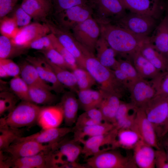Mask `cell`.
I'll return each instance as SVG.
<instances>
[{
    "instance_id": "1",
    "label": "cell",
    "mask_w": 168,
    "mask_h": 168,
    "mask_svg": "<svg viewBox=\"0 0 168 168\" xmlns=\"http://www.w3.org/2000/svg\"><path fill=\"white\" fill-rule=\"evenodd\" d=\"M100 36L106 41L116 54L130 57L138 51L144 43L150 41V37L137 36L110 22L98 23Z\"/></svg>"
},
{
    "instance_id": "2",
    "label": "cell",
    "mask_w": 168,
    "mask_h": 168,
    "mask_svg": "<svg viewBox=\"0 0 168 168\" xmlns=\"http://www.w3.org/2000/svg\"><path fill=\"white\" fill-rule=\"evenodd\" d=\"M84 51L85 69L100 85V90L104 94H112L121 98L127 88L116 78L112 69L101 64L94 54L86 49Z\"/></svg>"
},
{
    "instance_id": "3",
    "label": "cell",
    "mask_w": 168,
    "mask_h": 168,
    "mask_svg": "<svg viewBox=\"0 0 168 168\" xmlns=\"http://www.w3.org/2000/svg\"><path fill=\"white\" fill-rule=\"evenodd\" d=\"M115 149L105 148L98 154L86 158L84 165L89 168H138L133 156H125Z\"/></svg>"
},
{
    "instance_id": "4",
    "label": "cell",
    "mask_w": 168,
    "mask_h": 168,
    "mask_svg": "<svg viewBox=\"0 0 168 168\" xmlns=\"http://www.w3.org/2000/svg\"><path fill=\"white\" fill-rule=\"evenodd\" d=\"M42 107L31 102L22 101L0 122L14 128L31 126L37 123Z\"/></svg>"
},
{
    "instance_id": "5",
    "label": "cell",
    "mask_w": 168,
    "mask_h": 168,
    "mask_svg": "<svg viewBox=\"0 0 168 168\" xmlns=\"http://www.w3.org/2000/svg\"><path fill=\"white\" fill-rule=\"evenodd\" d=\"M156 19L151 16L130 12L114 21V24L135 35L147 37L156 27Z\"/></svg>"
},
{
    "instance_id": "6",
    "label": "cell",
    "mask_w": 168,
    "mask_h": 168,
    "mask_svg": "<svg viewBox=\"0 0 168 168\" xmlns=\"http://www.w3.org/2000/svg\"><path fill=\"white\" fill-rule=\"evenodd\" d=\"M80 143L73 139L64 138L53 144L49 152L55 168H63L68 163L76 162L82 152V147Z\"/></svg>"
},
{
    "instance_id": "7",
    "label": "cell",
    "mask_w": 168,
    "mask_h": 168,
    "mask_svg": "<svg viewBox=\"0 0 168 168\" xmlns=\"http://www.w3.org/2000/svg\"><path fill=\"white\" fill-rule=\"evenodd\" d=\"M60 43L73 56L79 67L85 69L84 47L76 40L72 33L47 19L44 22Z\"/></svg>"
},
{
    "instance_id": "8",
    "label": "cell",
    "mask_w": 168,
    "mask_h": 168,
    "mask_svg": "<svg viewBox=\"0 0 168 168\" xmlns=\"http://www.w3.org/2000/svg\"><path fill=\"white\" fill-rule=\"evenodd\" d=\"M72 30L76 40L94 54L100 35V27L97 21L91 16L76 26Z\"/></svg>"
},
{
    "instance_id": "9",
    "label": "cell",
    "mask_w": 168,
    "mask_h": 168,
    "mask_svg": "<svg viewBox=\"0 0 168 168\" xmlns=\"http://www.w3.org/2000/svg\"><path fill=\"white\" fill-rule=\"evenodd\" d=\"M143 108L159 138L161 127L167 117L168 96L156 95Z\"/></svg>"
},
{
    "instance_id": "10",
    "label": "cell",
    "mask_w": 168,
    "mask_h": 168,
    "mask_svg": "<svg viewBox=\"0 0 168 168\" xmlns=\"http://www.w3.org/2000/svg\"><path fill=\"white\" fill-rule=\"evenodd\" d=\"M93 9L90 4L80 5L64 10L55 15L58 25L69 30L92 16Z\"/></svg>"
},
{
    "instance_id": "11",
    "label": "cell",
    "mask_w": 168,
    "mask_h": 168,
    "mask_svg": "<svg viewBox=\"0 0 168 168\" xmlns=\"http://www.w3.org/2000/svg\"><path fill=\"white\" fill-rule=\"evenodd\" d=\"M131 102L136 108H143L156 94L151 80L140 78L130 82L128 86Z\"/></svg>"
},
{
    "instance_id": "12",
    "label": "cell",
    "mask_w": 168,
    "mask_h": 168,
    "mask_svg": "<svg viewBox=\"0 0 168 168\" xmlns=\"http://www.w3.org/2000/svg\"><path fill=\"white\" fill-rule=\"evenodd\" d=\"M53 144H42L22 137L13 142L5 150L12 158L29 156L50 149Z\"/></svg>"
},
{
    "instance_id": "13",
    "label": "cell",
    "mask_w": 168,
    "mask_h": 168,
    "mask_svg": "<svg viewBox=\"0 0 168 168\" xmlns=\"http://www.w3.org/2000/svg\"><path fill=\"white\" fill-rule=\"evenodd\" d=\"M50 32L49 27L45 23L34 22L19 28L16 35L11 40L16 46L26 49L32 42Z\"/></svg>"
},
{
    "instance_id": "14",
    "label": "cell",
    "mask_w": 168,
    "mask_h": 168,
    "mask_svg": "<svg viewBox=\"0 0 168 168\" xmlns=\"http://www.w3.org/2000/svg\"><path fill=\"white\" fill-rule=\"evenodd\" d=\"M91 5L99 17V23L110 22V18L114 21L126 13L119 0H91Z\"/></svg>"
},
{
    "instance_id": "15",
    "label": "cell",
    "mask_w": 168,
    "mask_h": 168,
    "mask_svg": "<svg viewBox=\"0 0 168 168\" xmlns=\"http://www.w3.org/2000/svg\"><path fill=\"white\" fill-rule=\"evenodd\" d=\"M135 127L143 141L156 149L161 148L155 130L147 119L143 108L136 109Z\"/></svg>"
},
{
    "instance_id": "16",
    "label": "cell",
    "mask_w": 168,
    "mask_h": 168,
    "mask_svg": "<svg viewBox=\"0 0 168 168\" xmlns=\"http://www.w3.org/2000/svg\"><path fill=\"white\" fill-rule=\"evenodd\" d=\"M118 131L115 127L106 133L80 140L79 142L82 145V154L87 158L102 151L105 148L101 149V147L107 145L111 146L116 140Z\"/></svg>"
},
{
    "instance_id": "17",
    "label": "cell",
    "mask_w": 168,
    "mask_h": 168,
    "mask_svg": "<svg viewBox=\"0 0 168 168\" xmlns=\"http://www.w3.org/2000/svg\"><path fill=\"white\" fill-rule=\"evenodd\" d=\"M50 149L29 156L12 158L10 156L11 167L55 168L49 152Z\"/></svg>"
},
{
    "instance_id": "18",
    "label": "cell",
    "mask_w": 168,
    "mask_h": 168,
    "mask_svg": "<svg viewBox=\"0 0 168 168\" xmlns=\"http://www.w3.org/2000/svg\"><path fill=\"white\" fill-rule=\"evenodd\" d=\"M130 12L145 14L157 18L163 7L161 0H119Z\"/></svg>"
},
{
    "instance_id": "19",
    "label": "cell",
    "mask_w": 168,
    "mask_h": 168,
    "mask_svg": "<svg viewBox=\"0 0 168 168\" xmlns=\"http://www.w3.org/2000/svg\"><path fill=\"white\" fill-rule=\"evenodd\" d=\"M21 6L32 18L44 22L53 10L50 0H22Z\"/></svg>"
},
{
    "instance_id": "20",
    "label": "cell",
    "mask_w": 168,
    "mask_h": 168,
    "mask_svg": "<svg viewBox=\"0 0 168 168\" xmlns=\"http://www.w3.org/2000/svg\"><path fill=\"white\" fill-rule=\"evenodd\" d=\"M74 93L70 91L65 92L58 104L63 111V121L67 127H72L75 124L78 118L80 105Z\"/></svg>"
},
{
    "instance_id": "21",
    "label": "cell",
    "mask_w": 168,
    "mask_h": 168,
    "mask_svg": "<svg viewBox=\"0 0 168 168\" xmlns=\"http://www.w3.org/2000/svg\"><path fill=\"white\" fill-rule=\"evenodd\" d=\"M133 150V159L138 167H155V148L141 140Z\"/></svg>"
},
{
    "instance_id": "22",
    "label": "cell",
    "mask_w": 168,
    "mask_h": 168,
    "mask_svg": "<svg viewBox=\"0 0 168 168\" xmlns=\"http://www.w3.org/2000/svg\"><path fill=\"white\" fill-rule=\"evenodd\" d=\"M73 130V127H69L50 128L24 138L42 144H53L63 139Z\"/></svg>"
},
{
    "instance_id": "23",
    "label": "cell",
    "mask_w": 168,
    "mask_h": 168,
    "mask_svg": "<svg viewBox=\"0 0 168 168\" xmlns=\"http://www.w3.org/2000/svg\"><path fill=\"white\" fill-rule=\"evenodd\" d=\"M63 120L62 110L58 105L42 107L37 123L43 128L58 127Z\"/></svg>"
},
{
    "instance_id": "24",
    "label": "cell",
    "mask_w": 168,
    "mask_h": 168,
    "mask_svg": "<svg viewBox=\"0 0 168 168\" xmlns=\"http://www.w3.org/2000/svg\"><path fill=\"white\" fill-rule=\"evenodd\" d=\"M155 29L150 42L168 60V13Z\"/></svg>"
},
{
    "instance_id": "25",
    "label": "cell",
    "mask_w": 168,
    "mask_h": 168,
    "mask_svg": "<svg viewBox=\"0 0 168 168\" xmlns=\"http://www.w3.org/2000/svg\"><path fill=\"white\" fill-rule=\"evenodd\" d=\"M130 58L132 59L134 66L142 78L153 80L159 77L162 73L145 58L139 50Z\"/></svg>"
},
{
    "instance_id": "26",
    "label": "cell",
    "mask_w": 168,
    "mask_h": 168,
    "mask_svg": "<svg viewBox=\"0 0 168 168\" xmlns=\"http://www.w3.org/2000/svg\"><path fill=\"white\" fill-rule=\"evenodd\" d=\"M96 50V57L101 64L112 69L117 67L118 61L115 58L116 53L100 35L97 42Z\"/></svg>"
},
{
    "instance_id": "27",
    "label": "cell",
    "mask_w": 168,
    "mask_h": 168,
    "mask_svg": "<svg viewBox=\"0 0 168 168\" xmlns=\"http://www.w3.org/2000/svg\"><path fill=\"white\" fill-rule=\"evenodd\" d=\"M114 128L112 123L106 121L94 125L77 128L73 127V139L79 142L84 139L86 137H90L103 134L109 132Z\"/></svg>"
},
{
    "instance_id": "28",
    "label": "cell",
    "mask_w": 168,
    "mask_h": 168,
    "mask_svg": "<svg viewBox=\"0 0 168 168\" xmlns=\"http://www.w3.org/2000/svg\"><path fill=\"white\" fill-rule=\"evenodd\" d=\"M139 51L160 72H164L168 70V60L155 49L150 41L143 44Z\"/></svg>"
},
{
    "instance_id": "29",
    "label": "cell",
    "mask_w": 168,
    "mask_h": 168,
    "mask_svg": "<svg viewBox=\"0 0 168 168\" xmlns=\"http://www.w3.org/2000/svg\"><path fill=\"white\" fill-rule=\"evenodd\" d=\"M19 65L20 69V76L29 86L42 87L53 91L51 85L41 78L32 64L26 60Z\"/></svg>"
},
{
    "instance_id": "30",
    "label": "cell",
    "mask_w": 168,
    "mask_h": 168,
    "mask_svg": "<svg viewBox=\"0 0 168 168\" xmlns=\"http://www.w3.org/2000/svg\"><path fill=\"white\" fill-rule=\"evenodd\" d=\"M142 140L138 133L132 129L118 130L116 140L111 146L112 149L121 148L126 150L133 149Z\"/></svg>"
},
{
    "instance_id": "31",
    "label": "cell",
    "mask_w": 168,
    "mask_h": 168,
    "mask_svg": "<svg viewBox=\"0 0 168 168\" xmlns=\"http://www.w3.org/2000/svg\"><path fill=\"white\" fill-rule=\"evenodd\" d=\"M103 95L98 108L102 113L104 121L114 124L116 112L121 101V98L110 94H103Z\"/></svg>"
},
{
    "instance_id": "32",
    "label": "cell",
    "mask_w": 168,
    "mask_h": 168,
    "mask_svg": "<svg viewBox=\"0 0 168 168\" xmlns=\"http://www.w3.org/2000/svg\"><path fill=\"white\" fill-rule=\"evenodd\" d=\"M79 105L85 111L94 108H98L103 98L100 90L90 89L79 90L76 93Z\"/></svg>"
},
{
    "instance_id": "33",
    "label": "cell",
    "mask_w": 168,
    "mask_h": 168,
    "mask_svg": "<svg viewBox=\"0 0 168 168\" xmlns=\"http://www.w3.org/2000/svg\"><path fill=\"white\" fill-rule=\"evenodd\" d=\"M47 88L37 86H29L30 101L36 105H51L57 100V96Z\"/></svg>"
},
{
    "instance_id": "34",
    "label": "cell",
    "mask_w": 168,
    "mask_h": 168,
    "mask_svg": "<svg viewBox=\"0 0 168 168\" xmlns=\"http://www.w3.org/2000/svg\"><path fill=\"white\" fill-rule=\"evenodd\" d=\"M22 133L20 128L0 122V150H6L16 140L22 137Z\"/></svg>"
},
{
    "instance_id": "35",
    "label": "cell",
    "mask_w": 168,
    "mask_h": 168,
    "mask_svg": "<svg viewBox=\"0 0 168 168\" xmlns=\"http://www.w3.org/2000/svg\"><path fill=\"white\" fill-rule=\"evenodd\" d=\"M46 60L52 67L58 80L61 83L70 91L76 93L79 90V89L75 77L72 72H70L68 69L60 67Z\"/></svg>"
},
{
    "instance_id": "36",
    "label": "cell",
    "mask_w": 168,
    "mask_h": 168,
    "mask_svg": "<svg viewBox=\"0 0 168 168\" xmlns=\"http://www.w3.org/2000/svg\"><path fill=\"white\" fill-rule=\"evenodd\" d=\"M25 49L17 47L12 42L11 39L0 36V59L9 58L24 53Z\"/></svg>"
},
{
    "instance_id": "37",
    "label": "cell",
    "mask_w": 168,
    "mask_h": 168,
    "mask_svg": "<svg viewBox=\"0 0 168 168\" xmlns=\"http://www.w3.org/2000/svg\"><path fill=\"white\" fill-rule=\"evenodd\" d=\"M10 87L12 92L22 101L31 102L29 86L20 76L13 77L10 82Z\"/></svg>"
},
{
    "instance_id": "38",
    "label": "cell",
    "mask_w": 168,
    "mask_h": 168,
    "mask_svg": "<svg viewBox=\"0 0 168 168\" xmlns=\"http://www.w3.org/2000/svg\"><path fill=\"white\" fill-rule=\"evenodd\" d=\"M75 77L79 90L90 89L96 82L86 69L77 67L72 71Z\"/></svg>"
},
{
    "instance_id": "39",
    "label": "cell",
    "mask_w": 168,
    "mask_h": 168,
    "mask_svg": "<svg viewBox=\"0 0 168 168\" xmlns=\"http://www.w3.org/2000/svg\"><path fill=\"white\" fill-rule=\"evenodd\" d=\"M19 65L9 58L0 59V76L1 78L16 77L20 76Z\"/></svg>"
},
{
    "instance_id": "40",
    "label": "cell",
    "mask_w": 168,
    "mask_h": 168,
    "mask_svg": "<svg viewBox=\"0 0 168 168\" xmlns=\"http://www.w3.org/2000/svg\"><path fill=\"white\" fill-rule=\"evenodd\" d=\"M49 36L53 47L63 57L72 71L78 67L77 61L73 56L60 43L55 36L50 33Z\"/></svg>"
},
{
    "instance_id": "41",
    "label": "cell",
    "mask_w": 168,
    "mask_h": 168,
    "mask_svg": "<svg viewBox=\"0 0 168 168\" xmlns=\"http://www.w3.org/2000/svg\"><path fill=\"white\" fill-rule=\"evenodd\" d=\"M19 29L12 17L6 16L0 19V31L2 35L12 39L16 35Z\"/></svg>"
},
{
    "instance_id": "42",
    "label": "cell",
    "mask_w": 168,
    "mask_h": 168,
    "mask_svg": "<svg viewBox=\"0 0 168 168\" xmlns=\"http://www.w3.org/2000/svg\"><path fill=\"white\" fill-rule=\"evenodd\" d=\"M39 51L47 61L61 68L70 70L68 64L63 57L53 47Z\"/></svg>"
},
{
    "instance_id": "43",
    "label": "cell",
    "mask_w": 168,
    "mask_h": 168,
    "mask_svg": "<svg viewBox=\"0 0 168 168\" xmlns=\"http://www.w3.org/2000/svg\"><path fill=\"white\" fill-rule=\"evenodd\" d=\"M18 98L13 93L2 92L0 94V115L11 112L16 107Z\"/></svg>"
},
{
    "instance_id": "44",
    "label": "cell",
    "mask_w": 168,
    "mask_h": 168,
    "mask_svg": "<svg viewBox=\"0 0 168 168\" xmlns=\"http://www.w3.org/2000/svg\"><path fill=\"white\" fill-rule=\"evenodd\" d=\"M54 14L73 6L85 4L91 6V0H50Z\"/></svg>"
},
{
    "instance_id": "45",
    "label": "cell",
    "mask_w": 168,
    "mask_h": 168,
    "mask_svg": "<svg viewBox=\"0 0 168 168\" xmlns=\"http://www.w3.org/2000/svg\"><path fill=\"white\" fill-rule=\"evenodd\" d=\"M118 61L117 68L120 69L126 75L129 81V83L142 78L129 60L120 59L118 60Z\"/></svg>"
},
{
    "instance_id": "46",
    "label": "cell",
    "mask_w": 168,
    "mask_h": 168,
    "mask_svg": "<svg viewBox=\"0 0 168 168\" xmlns=\"http://www.w3.org/2000/svg\"><path fill=\"white\" fill-rule=\"evenodd\" d=\"M156 90V95L168 96V70L157 79L151 80Z\"/></svg>"
},
{
    "instance_id": "47",
    "label": "cell",
    "mask_w": 168,
    "mask_h": 168,
    "mask_svg": "<svg viewBox=\"0 0 168 168\" xmlns=\"http://www.w3.org/2000/svg\"><path fill=\"white\" fill-rule=\"evenodd\" d=\"M13 11L12 17L19 28L24 27L30 24L32 18L21 7V5L16 6Z\"/></svg>"
},
{
    "instance_id": "48",
    "label": "cell",
    "mask_w": 168,
    "mask_h": 168,
    "mask_svg": "<svg viewBox=\"0 0 168 168\" xmlns=\"http://www.w3.org/2000/svg\"><path fill=\"white\" fill-rule=\"evenodd\" d=\"M136 109H134L132 114L130 113L116 121L114 124L115 127L118 130L121 129H132L136 130L135 120Z\"/></svg>"
},
{
    "instance_id": "49",
    "label": "cell",
    "mask_w": 168,
    "mask_h": 168,
    "mask_svg": "<svg viewBox=\"0 0 168 168\" xmlns=\"http://www.w3.org/2000/svg\"><path fill=\"white\" fill-rule=\"evenodd\" d=\"M53 47L49 34H48L40 37L32 42L29 45L27 49L30 48L41 51Z\"/></svg>"
},
{
    "instance_id": "50",
    "label": "cell",
    "mask_w": 168,
    "mask_h": 168,
    "mask_svg": "<svg viewBox=\"0 0 168 168\" xmlns=\"http://www.w3.org/2000/svg\"><path fill=\"white\" fill-rule=\"evenodd\" d=\"M136 108L131 102L127 103L121 101L116 112L113 124L117 120L129 114L131 110Z\"/></svg>"
},
{
    "instance_id": "51",
    "label": "cell",
    "mask_w": 168,
    "mask_h": 168,
    "mask_svg": "<svg viewBox=\"0 0 168 168\" xmlns=\"http://www.w3.org/2000/svg\"><path fill=\"white\" fill-rule=\"evenodd\" d=\"M18 0H0V18L1 19L13 11Z\"/></svg>"
},
{
    "instance_id": "52",
    "label": "cell",
    "mask_w": 168,
    "mask_h": 168,
    "mask_svg": "<svg viewBox=\"0 0 168 168\" xmlns=\"http://www.w3.org/2000/svg\"><path fill=\"white\" fill-rule=\"evenodd\" d=\"M155 166L157 168H168V157L163 148L156 150Z\"/></svg>"
},
{
    "instance_id": "53",
    "label": "cell",
    "mask_w": 168,
    "mask_h": 168,
    "mask_svg": "<svg viewBox=\"0 0 168 168\" xmlns=\"http://www.w3.org/2000/svg\"><path fill=\"white\" fill-rule=\"evenodd\" d=\"M85 113L90 118L99 123L104 121L103 116L98 108H94L85 111Z\"/></svg>"
},
{
    "instance_id": "54",
    "label": "cell",
    "mask_w": 168,
    "mask_h": 168,
    "mask_svg": "<svg viewBox=\"0 0 168 168\" xmlns=\"http://www.w3.org/2000/svg\"><path fill=\"white\" fill-rule=\"evenodd\" d=\"M112 70L116 78L128 90V86L130 82L126 75L122 71L118 68L114 69H112Z\"/></svg>"
},
{
    "instance_id": "55",
    "label": "cell",
    "mask_w": 168,
    "mask_h": 168,
    "mask_svg": "<svg viewBox=\"0 0 168 168\" xmlns=\"http://www.w3.org/2000/svg\"><path fill=\"white\" fill-rule=\"evenodd\" d=\"M4 152L0 150V168H9L11 167L10 156H7L4 154Z\"/></svg>"
},
{
    "instance_id": "56",
    "label": "cell",
    "mask_w": 168,
    "mask_h": 168,
    "mask_svg": "<svg viewBox=\"0 0 168 168\" xmlns=\"http://www.w3.org/2000/svg\"><path fill=\"white\" fill-rule=\"evenodd\" d=\"M161 144L168 157V132L161 138Z\"/></svg>"
},
{
    "instance_id": "57",
    "label": "cell",
    "mask_w": 168,
    "mask_h": 168,
    "mask_svg": "<svg viewBox=\"0 0 168 168\" xmlns=\"http://www.w3.org/2000/svg\"><path fill=\"white\" fill-rule=\"evenodd\" d=\"M168 132V109L167 117L161 130L160 138L163 137Z\"/></svg>"
},
{
    "instance_id": "58",
    "label": "cell",
    "mask_w": 168,
    "mask_h": 168,
    "mask_svg": "<svg viewBox=\"0 0 168 168\" xmlns=\"http://www.w3.org/2000/svg\"><path fill=\"white\" fill-rule=\"evenodd\" d=\"M163 5L164 7L166 10L167 12L168 13V0H162Z\"/></svg>"
},
{
    "instance_id": "59",
    "label": "cell",
    "mask_w": 168,
    "mask_h": 168,
    "mask_svg": "<svg viewBox=\"0 0 168 168\" xmlns=\"http://www.w3.org/2000/svg\"><path fill=\"white\" fill-rule=\"evenodd\" d=\"M168 13V12H167Z\"/></svg>"
}]
</instances>
